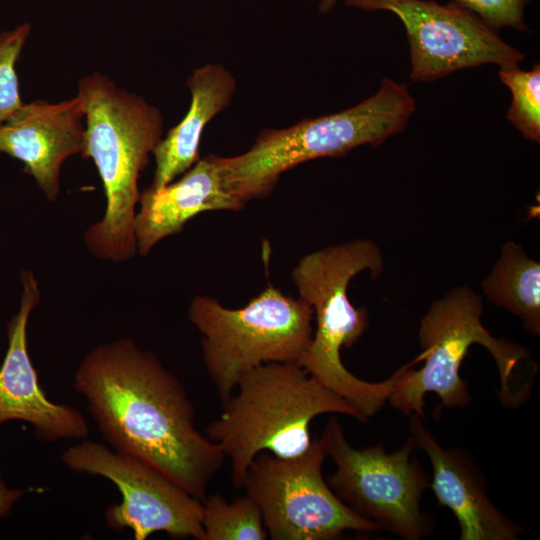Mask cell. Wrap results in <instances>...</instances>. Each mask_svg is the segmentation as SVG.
Wrapping results in <instances>:
<instances>
[{"label":"cell","instance_id":"10","mask_svg":"<svg viewBox=\"0 0 540 540\" xmlns=\"http://www.w3.org/2000/svg\"><path fill=\"white\" fill-rule=\"evenodd\" d=\"M61 460L72 471L102 476L118 487L122 501L105 511L110 529H131L135 540L154 532L204 540L202 501L145 461L91 440L68 447Z\"/></svg>","mask_w":540,"mask_h":540},{"label":"cell","instance_id":"14","mask_svg":"<svg viewBox=\"0 0 540 540\" xmlns=\"http://www.w3.org/2000/svg\"><path fill=\"white\" fill-rule=\"evenodd\" d=\"M409 435L426 452L433 469L430 487L439 504L449 508L460 526L461 540H515L524 528L505 516L490 500L485 479L472 457L460 448H443L410 415Z\"/></svg>","mask_w":540,"mask_h":540},{"label":"cell","instance_id":"9","mask_svg":"<svg viewBox=\"0 0 540 540\" xmlns=\"http://www.w3.org/2000/svg\"><path fill=\"white\" fill-rule=\"evenodd\" d=\"M326 457L319 438L296 457L262 451L252 460L242 488L259 506L270 539L333 540L349 530H379L339 499L324 480Z\"/></svg>","mask_w":540,"mask_h":540},{"label":"cell","instance_id":"1","mask_svg":"<svg viewBox=\"0 0 540 540\" xmlns=\"http://www.w3.org/2000/svg\"><path fill=\"white\" fill-rule=\"evenodd\" d=\"M73 388L114 450L152 465L199 500L206 497L225 456L196 429L185 388L154 353L129 338L102 344L77 367Z\"/></svg>","mask_w":540,"mask_h":540},{"label":"cell","instance_id":"12","mask_svg":"<svg viewBox=\"0 0 540 540\" xmlns=\"http://www.w3.org/2000/svg\"><path fill=\"white\" fill-rule=\"evenodd\" d=\"M23 293L19 311L7 325L8 349L0 367V425L9 420L30 424L41 441L85 439L89 427L76 408L49 400L38 382L27 348V324L40 291L30 271L21 273Z\"/></svg>","mask_w":540,"mask_h":540},{"label":"cell","instance_id":"8","mask_svg":"<svg viewBox=\"0 0 540 540\" xmlns=\"http://www.w3.org/2000/svg\"><path fill=\"white\" fill-rule=\"evenodd\" d=\"M336 470L327 483L358 515L406 540H419L433 530V519L422 512L420 499L429 487L409 435L405 444L387 453L383 444L356 449L347 442L339 420L332 417L320 437Z\"/></svg>","mask_w":540,"mask_h":540},{"label":"cell","instance_id":"7","mask_svg":"<svg viewBox=\"0 0 540 540\" xmlns=\"http://www.w3.org/2000/svg\"><path fill=\"white\" fill-rule=\"evenodd\" d=\"M482 298L468 286L455 287L434 301L423 317L419 330L422 352L400 369L388 401L406 416L423 418L424 396L434 392L441 407H464L471 401L460 367L470 346L483 345L497 364L501 399L505 404L519 402L512 388V377L528 351L515 343L495 338L483 326Z\"/></svg>","mask_w":540,"mask_h":540},{"label":"cell","instance_id":"20","mask_svg":"<svg viewBox=\"0 0 540 540\" xmlns=\"http://www.w3.org/2000/svg\"><path fill=\"white\" fill-rule=\"evenodd\" d=\"M28 23L0 34V126L23 105L15 63L29 36Z\"/></svg>","mask_w":540,"mask_h":540},{"label":"cell","instance_id":"15","mask_svg":"<svg viewBox=\"0 0 540 540\" xmlns=\"http://www.w3.org/2000/svg\"><path fill=\"white\" fill-rule=\"evenodd\" d=\"M140 211L135 215L137 252L146 256L162 239L182 231L184 225L205 211H239L245 203L232 192L221 156L199 159L177 181L140 193Z\"/></svg>","mask_w":540,"mask_h":540},{"label":"cell","instance_id":"16","mask_svg":"<svg viewBox=\"0 0 540 540\" xmlns=\"http://www.w3.org/2000/svg\"><path fill=\"white\" fill-rule=\"evenodd\" d=\"M188 87L192 96L188 112L152 150L156 167L151 188L167 185L200 159L202 132L207 123L230 104L236 82L222 65L206 64L193 71Z\"/></svg>","mask_w":540,"mask_h":540},{"label":"cell","instance_id":"11","mask_svg":"<svg viewBox=\"0 0 540 540\" xmlns=\"http://www.w3.org/2000/svg\"><path fill=\"white\" fill-rule=\"evenodd\" d=\"M364 11H387L404 24L410 45L413 82H431L455 71L495 64L518 66L524 54L506 43L471 10L450 2L431 0H346Z\"/></svg>","mask_w":540,"mask_h":540},{"label":"cell","instance_id":"18","mask_svg":"<svg viewBox=\"0 0 540 540\" xmlns=\"http://www.w3.org/2000/svg\"><path fill=\"white\" fill-rule=\"evenodd\" d=\"M204 540H265L268 533L257 503L247 494L228 502L219 494L202 500Z\"/></svg>","mask_w":540,"mask_h":540},{"label":"cell","instance_id":"21","mask_svg":"<svg viewBox=\"0 0 540 540\" xmlns=\"http://www.w3.org/2000/svg\"><path fill=\"white\" fill-rule=\"evenodd\" d=\"M471 10L492 27L528 31L524 11L531 0H453Z\"/></svg>","mask_w":540,"mask_h":540},{"label":"cell","instance_id":"2","mask_svg":"<svg viewBox=\"0 0 540 540\" xmlns=\"http://www.w3.org/2000/svg\"><path fill=\"white\" fill-rule=\"evenodd\" d=\"M77 96L86 117L81 153L93 160L106 196L104 216L88 228L84 242L98 258L126 261L137 253L138 177L161 140L163 118L156 107L101 73L80 79Z\"/></svg>","mask_w":540,"mask_h":540},{"label":"cell","instance_id":"6","mask_svg":"<svg viewBox=\"0 0 540 540\" xmlns=\"http://www.w3.org/2000/svg\"><path fill=\"white\" fill-rule=\"evenodd\" d=\"M188 316L202 335L203 362L221 403L249 370L271 362L299 364L314 331L312 307L272 284L238 309L197 295Z\"/></svg>","mask_w":540,"mask_h":540},{"label":"cell","instance_id":"19","mask_svg":"<svg viewBox=\"0 0 540 540\" xmlns=\"http://www.w3.org/2000/svg\"><path fill=\"white\" fill-rule=\"evenodd\" d=\"M499 78L512 95L508 121L529 141H540V66L530 71L518 66L500 69Z\"/></svg>","mask_w":540,"mask_h":540},{"label":"cell","instance_id":"17","mask_svg":"<svg viewBox=\"0 0 540 540\" xmlns=\"http://www.w3.org/2000/svg\"><path fill=\"white\" fill-rule=\"evenodd\" d=\"M482 289L490 302L516 315L530 334H540V264L521 245H503Z\"/></svg>","mask_w":540,"mask_h":540},{"label":"cell","instance_id":"22","mask_svg":"<svg viewBox=\"0 0 540 540\" xmlns=\"http://www.w3.org/2000/svg\"><path fill=\"white\" fill-rule=\"evenodd\" d=\"M23 494V490L9 488L0 472V517L9 513Z\"/></svg>","mask_w":540,"mask_h":540},{"label":"cell","instance_id":"13","mask_svg":"<svg viewBox=\"0 0 540 540\" xmlns=\"http://www.w3.org/2000/svg\"><path fill=\"white\" fill-rule=\"evenodd\" d=\"M85 116L78 96L59 103L24 104L0 126V152L24 163L46 197L59 193V172L66 158L81 153Z\"/></svg>","mask_w":540,"mask_h":540},{"label":"cell","instance_id":"4","mask_svg":"<svg viewBox=\"0 0 540 540\" xmlns=\"http://www.w3.org/2000/svg\"><path fill=\"white\" fill-rule=\"evenodd\" d=\"M366 270L378 277L383 258L374 242L357 239L305 255L294 267L292 280L299 297L312 307L316 321L299 365L354 405L367 420L388 401L400 370L385 381L367 382L342 363L341 349L350 348L368 327L367 311L354 307L347 295L351 279Z\"/></svg>","mask_w":540,"mask_h":540},{"label":"cell","instance_id":"23","mask_svg":"<svg viewBox=\"0 0 540 540\" xmlns=\"http://www.w3.org/2000/svg\"><path fill=\"white\" fill-rule=\"evenodd\" d=\"M337 2L338 0H320L319 11L327 13L337 4Z\"/></svg>","mask_w":540,"mask_h":540},{"label":"cell","instance_id":"5","mask_svg":"<svg viewBox=\"0 0 540 540\" xmlns=\"http://www.w3.org/2000/svg\"><path fill=\"white\" fill-rule=\"evenodd\" d=\"M415 108L408 86L385 77L377 93L353 107L284 129L263 130L245 153L221 156L225 177L246 204L267 196L284 172L301 163L341 157L361 145L377 147L405 130Z\"/></svg>","mask_w":540,"mask_h":540},{"label":"cell","instance_id":"3","mask_svg":"<svg viewBox=\"0 0 540 540\" xmlns=\"http://www.w3.org/2000/svg\"><path fill=\"white\" fill-rule=\"evenodd\" d=\"M219 418L205 430L231 461L232 483L242 488L252 460L262 451L292 458L311 445L310 423L324 413L366 418L298 363L271 362L244 373Z\"/></svg>","mask_w":540,"mask_h":540}]
</instances>
